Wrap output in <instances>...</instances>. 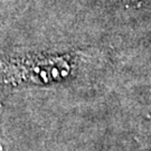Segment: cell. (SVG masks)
I'll return each instance as SVG.
<instances>
[{
	"label": "cell",
	"mask_w": 151,
	"mask_h": 151,
	"mask_svg": "<svg viewBox=\"0 0 151 151\" xmlns=\"http://www.w3.org/2000/svg\"><path fill=\"white\" fill-rule=\"evenodd\" d=\"M2 150V148H1V145H0V151Z\"/></svg>",
	"instance_id": "3957f363"
},
{
	"label": "cell",
	"mask_w": 151,
	"mask_h": 151,
	"mask_svg": "<svg viewBox=\"0 0 151 151\" xmlns=\"http://www.w3.org/2000/svg\"><path fill=\"white\" fill-rule=\"evenodd\" d=\"M132 1H140V0H132ZM145 1V0H143Z\"/></svg>",
	"instance_id": "7a4b0ae2"
},
{
	"label": "cell",
	"mask_w": 151,
	"mask_h": 151,
	"mask_svg": "<svg viewBox=\"0 0 151 151\" xmlns=\"http://www.w3.org/2000/svg\"><path fill=\"white\" fill-rule=\"evenodd\" d=\"M84 60L82 53L26 54L0 60V78L6 84H47L73 74Z\"/></svg>",
	"instance_id": "6da1fadb"
}]
</instances>
